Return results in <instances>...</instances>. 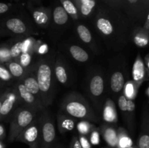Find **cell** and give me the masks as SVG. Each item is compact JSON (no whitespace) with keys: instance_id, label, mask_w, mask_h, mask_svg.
<instances>
[{"instance_id":"cell-15","label":"cell","mask_w":149,"mask_h":148,"mask_svg":"<svg viewBox=\"0 0 149 148\" xmlns=\"http://www.w3.org/2000/svg\"><path fill=\"white\" fill-rule=\"evenodd\" d=\"M18 92L20 97L24 100L26 102L30 104H36V100H35L34 95L29 92L23 84H20L18 85Z\"/></svg>"},{"instance_id":"cell-20","label":"cell","mask_w":149,"mask_h":148,"mask_svg":"<svg viewBox=\"0 0 149 148\" xmlns=\"http://www.w3.org/2000/svg\"><path fill=\"white\" fill-rule=\"evenodd\" d=\"M55 72L58 81L61 84H65L68 80V76H67L66 71L63 65H58L55 67Z\"/></svg>"},{"instance_id":"cell-41","label":"cell","mask_w":149,"mask_h":148,"mask_svg":"<svg viewBox=\"0 0 149 148\" xmlns=\"http://www.w3.org/2000/svg\"><path fill=\"white\" fill-rule=\"evenodd\" d=\"M127 148H135V147H133L130 146V147H127Z\"/></svg>"},{"instance_id":"cell-21","label":"cell","mask_w":149,"mask_h":148,"mask_svg":"<svg viewBox=\"0 0 149 148\" xmlns=\"http://www.w3.org/2000/svg\"><path fill=\"white\" fill-rule=\"evenodd\" d=\"M9 69H10V73L15 77H20L23 73V68L20 64L17 62H10L8 65Z\"/></svg>"},{"instance_id":"cell-23","label":"cell","mask_w":149,"mask_h":148,"mask_svg":"<svg viewBox=\"0 0 149 148\" xmlns=\"http://www.w3.org/2000/svg\"><path fill=\"white\" fill-rule=\"evenodd\" d=\"M22 48H23V43L22 42L20 41L15 44L10 49V56L14 58L18 57L21 53Z\"/></svg>"},{"instance_id":"cell-8","label":"cell","mask_w":149,"mask_h":148,"mask_svg":"<svg viewBox=\"0 0 149 148\" xmlns=\"http://www.w3.org/2000/svg\"><path fill=\"white\" fill-rule=\"evenodd\" d=\"M125 85V78L121 72H115L111 78V88L113 92H119Z\"/></svg>"},{"instance_id":"cell-40","label":"cell","mask_w":149,"mask_h":148,"mask_svg":"<svg viewBox=\"0 0 149 148\" xmlns=\"http://www.w3.org/2000/svg\"><path fill=\"white\" fill-rule=\"evenodd\" d=\"M146 28L147 29L148 28V18H147V21H146Z\"/></svg>"},{"instance_id":"cell-24","label":"cell","mask_w":149,"mask_h":148,"mask_svg":"<svg viewBox=\"0 0 149 148\" xmlns=\"http://www.w3.org/2000/svg\"><path fill=\"white\" fill-rule=\"evenodd\" d=\"M139 148H149V136L147 133L141 135L138 141Z\"/></svg>"},{"instance_id":"cell-26","label":"cell","mask_w":149,"mask_h":148,"mask_svg":"<svg viewBox=\"0 0 149 148\" xmlns=\"http://www.w3.org/2000/svg\"><path fill=\"white\" fill-rule=\"evenodd\" d=\"M131 144H132V142L130 139L126 136L122 137L117 142V145H119V148H127L131 146Z\"/></svg>"},{"instance_id":"cell-25","label":"cell","mask_w":149,"mask_h":148,"mask_svg":"<svg viewBox=\"0 0 149 148\" xmlns=\"http://www.w3.org/2000/svg\"><path fill=\"white\" fill-rule=\"evenodd\" d=\"M127 102L128 100L125 95L120 96V97L119 98V101H118V104H119V107L121 110L125 112L127 110Z\"/></svg>"},{"instance_id":"cell-17","label":"cell","mask_w":149,"mask_h":148,"mask_svg":"<svg viewBox=\"0 0 149 148\" xmlns=\"http://www.w3.org/2000/svg\"><path fill=\"white\" fill-rule=\"evenodd\" d=\"M104 138L106 142L110 145L111 147H116L117 145L118 138L116 136V131L111 129H108L105 131Z\"/></svg>"},{"instance_id":"cell-10","label":"cell","mask_w":149,"mask_h":148,"mask_svg":"<svg viewBox=\"0 0 149 148\" xmlns=\"http://www.w3.org/2000/svg\"><path fill=\"white\" fill-rule=\"evenodd\" d=\"M15 104V97L10 94L7 97L4 98L0 108V118L7 115L13 110Z\"/></svg>"},{"instance_id":"cell-4","label":"cell","mask_w":149,"mask_h":148,"mask_svg":"<svg viewBox=\"0 0 149 148\" xmlns=\"http://www.w3.org/2000/svg\"><path fill=\"white\" fill-rule=\"evenodd\" d=\"M38 136H39V129L36 124H31L22 131L21 133L17 136L15 140L24 142L29 146L37 145Z\"/></svg>"},{"instance_id":"cell-16","label":"cell","mask_w":149,"mask_h":148,"mask_svg":"<svg viewBox=\"0 0 149 148\" xmlns=\"http://www.w3.org/2000/svg\"><path fill=\"white\" fill-rule=\"evenodd\" d=\"M77 33L80 39L85 43H90L92 40V35L89 29L83 25L77 26Z\"/></svg>"},{"instance_id":"cell-5","label":"cell","mask_w":149,"mask_h":148,"mask_svg":"<svg viewBox=\"0 0 149 148\" xmlns=\"http://www.w3.org/2000/svg\"><path fill=\"white\" fill-rule=\"evenodd\" d=\"M55 138V129L53 123L50 120H47L42 125V148H48L53 142Z\"/></svg>"},{"instance_id":"cell-30","label":"cell","mask_w":149,"mask_h":148,"mask_svg":"<svg viewBox=\"0 0 149 148\" xmlns=\"http://www.w3.org/2000/svg\"><path fill=\"white\" fill-rule=\"evenodd\" d=\"M90 142L93 145H98L100 142V138H99V134L97 131H94L92 133L90 136Z\"/></svg>"},{"instance_id":"cell-19","label":"cell","mask_w":149,"mask_h":148,"mask_svg":"<svg viewBox=\"0 0 149 148\" xmlns=\"http://www.w3.org/2000/svg\"><path fill=\"white\" fill-rule=\"evenodd\" d=\"M61 1L63 7L65 10L67 14L71 15L73 17L77 15V8L71 0H61Z\"/></svg>"},{"instance_id":"cell-2","label":"cell","mask_w":149,"mask_h":148,"mask_svg":"<svg viewBox=\"0 0 149 148\" xmlns=\"http://www.w3.org/2000/svg\"><path fill=\"white\" fill-rule=\"evenodd\" d=\"M65 110L71 116L78 118L91 119V111L87 104L79 100H68L65 104Z\"/></svg>"},{"instance_id":"cell-37","label":"cell","mask_w":149,"mask_h":148,"mask_svg":"<svg viewBox=\"0 0 149 148\" xmlns=\"http://www.w3.org/2000/svg\"><path fill=\"white\" fill-rule=\"evenodd\" d=\"M128 1H129L130 3H131V4H135V3L138 2V0H128Z\"/></svg>"},{"instance_id":"cell-28","label":"cell","mask_w":149,"mask_h":148,"mask_svg":"<svg viewBox=\"0 0 149 148\" xmlns=\"http://www.w3.org/2000/svg\"><path fill=\"white\" fill-rule=\"evenodd\" d=\"M0 78L3 81H9L11 78V74L7 69L0 66Z\"/></svg>"},{"instance_id":"cell-7","label":"cell","mask_w":149,"mask_h":148,"mask_svg":"<svg viewBox=\"0 0 149 148\" xmlns=\"http://www.w3.org/2000/svg\"><path fill=\"white\" fill-rule=\"evenodd\" d=\"M6 26L12 32L17 34H21L26 32V26L21 20L18 18L9 19L6 22Z\"/></svg>"},{"instance_id":"cell-9","label":"cell","mask_w":149,"mask_h":148,"mask_svg":"<svg viewBox=\"0 0 149 148\" xmlns=\"http://www.w3.org/2000/svg\"><path fill=\"white\" fill-rule=\"evenodd\" d=\"M145 75V65L141 58L138 57L133 65L132 76L135 82L141 81Z\"/></svg>"},{"instance_id":"cell-1","label":"cell","mask_w":149,"mask_h":148,"mask_svg":"<svg viewBox=\"0 0 149 148\" xmlns=\"http://www.w3.org/2000/svg\"><path fill=\"white\" fill-rule=\"evenodd\" d=\"M33 120V113L31 110L28 109H22L17 110L13 117L10 125L9 142L15 140L17 136L20 134L23 129L32 123Z\"/></svg>"},{"instance_id":"cell-22","label":"cell","mask_w":149,"mask_h":148,"mask_svg":"<svg viewBox=\"0 0 149 148\" xmlns=\"http://www.w3.org/2000/svg\"><path fill=\"white\" fill-rule=\"evenodd\" d=\"M95 6V0H90L87 2L81 4L79 6L80 12L84 16H87L91 13L92 10Z\"/></svg>"},{"instance_id":"cell-3","label":"cell","mask_w":149,"mask_h":148,"mask_svg":"<svg viewBox=\"0 0 149 148\" xmlns=\"http://www.w3.org/2000/svg\"><path fill=\"white\" fill-rule=\"evenodd\" d=\"M37 82L42 94L49 92L52 83V71L48 64L42 63L37 71Z\"/></svg>"},{"instance_id":"cell-39","label":"cell","mask_w":149,"mask_h":148,"mask_svg":"<svg viewBox=\"0 0 149 148\" xmlns=\"http://www.w3.org/2000/svg\"><path fill=\"white\" fill-rule=\"evenodd\" d=\"M30 148H37V145H32V146H30Z\"/></svg>"},{"instance_id":"cell-38","label":"cell","mask_w":149,"mask_h":148,"mask_svg":"<svg viewBox=\"0 0 149 148\" xmlns=\"http://www.w3.org/2000/svg\"><path fill=\"white\" fill-rule=\"evenodd\" d=\"M3 100H4V97H0V108H1V103H2Z\"/></svg>"},{"instance_id":"cell-33","label":"cell","mask_w":149,"mask_h":148,"mask_svg":"<svg viewBox=\"0 0 149 148\" xmlns=\"http://www.w3.org/2000/svg\"><path fill=\"white\" fill-rule=\"evenodd\" d=\"M9 10V6L7 5L5 3L0 2V14H2V13L6 12L8 11Z\"/></svg>"},{"instance_id":"cell-29","label":"cell","mask_w":149,"mask_h":148,"mask_svg":"<svg viewBox=\"0 0 149 148\" xmlns=\"http://www.w3.org/2000/svg\"><path fill=\"white\" fill-rule=\"evenodd\" d=\"M79 141V143L81 148H91L90 142H89V140L85 137V136H80Z\"/></svg>"},{"instance_id":"cell-18","label":"cell","mask_w":149,"mask_h":148,"mask_svg":"<svg viewBox=\"0 0 149 148\" xmlns=\"http://www.w3.org/2000/svg\"><path fill=\"white\" fill-rule=\"evenodd\" d=\"M33 18L37 24L45 25L49 20L48 15L43 10H35L33 12Z\"/></svg>"},{"instance_id":"cell-6","label":"cell","mask_w":149,"mask_h":148,"mask_svg":"<svg viewBox=\"0 0 149 148\" xmlns=\"http://www.w3.org/2000/svg\"><path fill=\"white\" fill-rule=\"evenodd\" d=\"M90 92L95 97H99L103 92L104 83L103 78L100 75H96L92 78L90 84Z\"/></svg>"},{"instance_id":"cell-14","label":"cell","mask_w":149,"mask_h":148,"mask_svg":"<svg viewBox=\"0 0 149 148\" xmlns=\"http://www.w3.org/2000/svg\"><path fill=\"white\" fill-rule=\"evenodd\" d=\"M23 85L26 87V89L31 93L33 95L35 94H38L39 91V85H38L37 80L34 78L33 76H29L27 78H25L24 81H23Z\"/></svg>"},{"instance_id":"cell-32","label":"cell","mask_w":149,"mask_h":148,"mask_svg":"<svg viewBox=\"0 0 149 148\" xmlns=\"http://www.w3.org/2000/svg\"><path fill=\"white\" fill-rule=\"evenodd\" d=\"M78 129L81 133H86L88 131V126H87V125L84 123H80L78 126Z\"/></svg>"},{"instance_id":"cell-27","label":"cell","mask_w":149,"mask_h":148,"mask_svg":"<svg viewBox=\"0 0 149 148\" xmlns=\"http://www.w3.org/2000/svg\"><path fill=\"white\" fill-rule=\"evenodd\" d=\"M20 63L23 66L27 67L28 65L30 64L31 59V55H29L27 52H24V53L20 55Z\"/></svg>"},{"instance_id":"cell-13","label":"cell","mask_w":149,"mask_h":148,"mask_svg":"<svg viewBox=\"0 0 149 148\" xmlns=\"http://www.w3.org/2000/svg\"><path fill=\"white\" fill-rule=\"evenodd\" d=\"M54 22L58 25H63L68 21V16L63 7H55L53 12Z\"/></svg>"},{"instance_id":"cell-34","label":"cell","mask_w":149,"mask_h":148,"mask_svg":"<svg viewBox=\"0 0 149 148\" xmlns=\"http://www.w3.org/2000/svg\"><path fill=\"white\" fill-rule=\"evenodd\" d=\"M5 136V129L2 125L0 124V140L3 139Z\"/></svg>"},{"instance_id":"cell-36","label":"cell","mask_w":149,"mask_h":148,"mask_svg":"<svg viewBox=\"0 0 149 148\" xmlns=\"http://www.w3.org/2000/svg\"><path fill=\"white\" fill-rule=\"evenodd\" d=\"M146 66H147V72L148 73V55H147L146 57Z\"/></svg>"},{"instance_id":"cell-35","label":"cell","mask_w":149,"mask_h":148,"mask_svg":"<svg viewBox=\"0 0 149 148\" xmlns=\"http://www.w3.org/2000/svg\"><path fill=\"white\" fill-rule=\"evenodd\" d=\"M75 1H76V3H77V4H78L79 7L80 5H81V4L87 2V1H90V0H75Z\"/></svg>"},{"instance_id":"cell-12","label":"cell","mask_w":149,"mask_h":148,"mask_svg":"<svg viewBox=\"0 0 149 148\" xmlns=\"http://www.w3.org/2000/svg\"><path fill=\"white\" fill-rule=\"evenodd\" d=\"M70 52L76 60L81 62H84L89 59V55L84 49L77 45H73L70 48Z\"/></svg>"},{"instance_id":"cell-31","label":"cell","mask_w":149,"mask_h":148,"mask_svg":"<svg viewBox=\"0 0 149 148\" xmlns=\"http://www.w3.org/2000/svg\"><path fill=\"white\" fill-rule=\"evenodd\" d=\"M71 148H81L79 139L77 137H76V136H74L73 138L72 142H71Z\"/></svg>"},{"instance_id":"cell-11","label":"cell","mask_w":149,"mask_h":148,"mask_svg":"<svg viewBox=\"0 0 149 148\" xmlns=\"http://www.w3.org/2000/svg\"><path fill=\"white\" fill-rule=\"evenodd\" d=\"M97 28L103 34L106 36L111 35L113 32V25L111 21L105 17H99L97 20Z\"/></svg>"}]
</instances>
